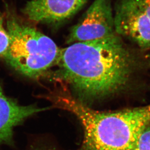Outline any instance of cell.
I'll return each mask as SVG.
<instances>
[{"label": "cell", "instance_id": "6da1fadb", "mask_svg": "<svg viewBox=\"0 0 150 150\" xmlns=\"http://www.w3.org/2000/svg\"><path fill=\"white\" fill-rule=\"evenodd\" d=\"M58 79L69 85L77 98L99 99L123 91L137 68L135 55L117 34L70 44L61 49Z\"/></svg>", "mask_w": 150, "mask_h": 150}, {"label": "cell", "instance_id": "7a4b0ae2", "mask_svg": "<svg viewBox=\"0 0 150 150\" xmlns=\"http://www.w3.org/2000/svg\"><path fill=\"white\" fill-rule=\"evenodd\" d=\"M40 97L51 108L70 112L82 126L83 139L79 150H132L142 130L150 124V105L115 111L89 108L63 88Z\"/></svg>", "mask_w": 150, "mask_h": 150}, {"label": "cell", "instance_id": "3957f363", "mask_svg": "<svg viewBox=\"0 0 150 150\" xmlns=\"http://www.w3.org/2000/svg\"><path fill=\"white\" fill-rule=\"evenodd\" d=\"M7 30L10 42L4 58L20 74L38 79L57 64L61 50L50 38L12 16Z\"/></svg>", "mask_w": 150, "mask_h": 150}, {"label": "cell", "instance_id": "277c9868", "mask_svg": "<svg viewBox=\"0 0 150 150\" xmlns=\"http://www.w3.org/2000/svg\"><path fill=\"white\" fill-rule=\"evenodd\" d=\"M116 34L111 0H94L71 29L67 43L93 41Z\"/></svg>", "mask_w": 150, "mask_h": 150}, {"label": "cell", "instance_id": "5b68a950", "mask_svg": "<svg viewBox=\"0 0 150 150\" xmlns=\"http://www.w3.org/2000/svg\"><path fill=\"white\" fill-rule=\"evenodd\" d=\"M115 33L142 50H150V20L134 0H119L114 14Z\"/></svg>", "mask_w": 150, "mask_h": 150}, {"label": "cell", "instance_id": "8992f818", "mask_svg": "<svg viewBox=\"0 0 150 150\" xmlns=\"http://www.w3.org/2000/svg\"><path fill=\"white\" fill-rule=\"evenodd\" d=\"M51 108H41L35 104L21 105L7 96L0 83V147L14 146L15 128L30 117Z\"/></svg>", "mask_w": 150, "mask_h": 150}, {"label": "cell", "instance_id": "52a82bcc", "mask_svg": "<svg viewBox=\"0 0 150 150\" xmlns=\"http://www.w3.org/2000/svg\"><path fill=\"white\" fill-rule=\"evenodd\" d=\"M88 0H31L23 12L31 21L57 24L70 18Z\"/></svg>", "mask_w": 150, "mask_h": 150}, {"label": "cell", "instance_id": "ba28073f", "mask_svg": "<svg viewBox=\"0 0 150 150\" xmlns=\"http://www.w3.org/2000/svg\"><path fill=\"white\" fill-rule=\"evenodd\" d=\"M132 150H150V124L140 132Z\"/></svg>", "mask_w": 150, "mask_h": 150}, {"label": "cell", "instance_id": "9c48e42d", "mask_svg": "<svg viewBox=\"0 0 150 150\" xmlns=\"http://www.w3.org/2000/svg\"><path fill=\"white\" fill-rule=\"evenodd\" d=\"M9 36L4 25V18L0 11V57H5L9 46Z\"/></svg>", "mask_w": 150, "mask_h": 150}, {"label": "cell", "instance_id": "30bf717a", "mask_svg": "<svg viewBox=\"0 0 150 150\" xmlns=\"http://www.w3.org/2000/svg\"><path fill=\"white\" fill-rule=\"evenodd\" d=\"M150 20V0H134Z\"/></svg>", "mask_w": 150, "mask_h": 150}]
</instances>
